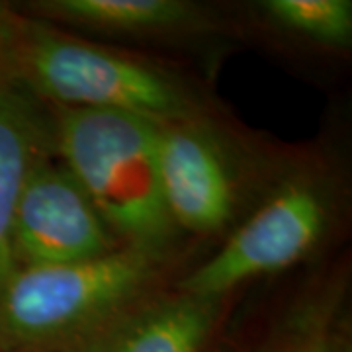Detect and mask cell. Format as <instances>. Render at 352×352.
Wrapping results in <instances>:
<instances>
[{"instance_id":"1","label":"cell","mask_w":352,"mask_h":352,"mask_svg":"<svg viewBox=\"0 0 352 352\" xmlns=\"http://www.w3.org/2000/svg\"><path fill=\"white\" fill-rule=\"evenodd\" d=\"M161 261L118 249L96 261L18 266L0 284V352H73L147 303Z\"/></svg>"},{"instance_id":"2","label":"cell","mask_w":352,"mask_h":352,"mask_svg":"<svg viewBox=\"0 0 352 352\" xmlns=\"http://www.w3.org/2000/svg\"><path fill=\"white\" fill-rule=\"evenodd\" d=\"M51 112L55 157L75 176L120 247L164 258L178 229L161 190L159 124L110 110Z\"/></svg>"},{"instance_id":"3","label":"cell","mask_w":352,"mask_h":352,"mask_svg":"<svg viewBox=\"0 0 352 352\" xmlns=\"http://www.w3.org/2000/svg\"><path fill=\"white\" fill-rule=\"evenodd\" d=\"M16 80L51 108L133 113L155 124L201 116L173 73L32 18L22 28Z\"/></svg>"},{"instance_id":"4","label":"cell","mask_w":352,"mask_h":352,"mask_svg":"<svg viewBox=\"0 0 352 352\" xmlns=\"http://www.w3.org/2000/svg\"><path fill=\"white\" fill-rule=\"evenodd\" d=\"M329 194L319 182L294 178L237 226L214 256L180 282V292L223 300L254 278L298 264L323 239Z\"/></svg>"},{"instance_id":"5","label":"cell","mask_w":352,"mask_h":352,"mask_svg":"<svg viewBox=\"0 0 352 352\" xmlns=\"http://www.w3.org/2000/svg\"><path fill=\"white\" fill-rule=\"evenodd\" d=\"M18 266L88 263L124 249L55 155L30 175L14 219Z\"/></svg>"},{"instance_id":"6","label":"cell","mask_w":352,"mask_h":352,"mask_svg":"<svg viewBox=\"0 0 352 352\" xmlns=\"http://www.w3.org/2000/svg\"><path fill=\"white\" fill-rule=\"evenodd\" d=\"M159 173L176 229L219 235L233 223L239 208L235 170L201 116L159 124Z\"/></svg>"},{"instance_id":"7","label":"cell","mask_w":352,"mask_h":352,"mask_svg":"<svg viewBox=\"0 0 352 352\" xmlns=\"http://www.w3.org/2000/svg\"><path fill=\"white\" fill-rule=\"evenodd\" d=\"M55 155L51 108L18 80H0V284L18 268L14 219L34 168Z\"/></svg>"},{"instance_id":"8","label":"cell","mask_w":352,"mask_h":352,"mask_svg":"<svg viewBox=\"0 0 352 352\" xmlns=\"http://www.w3.org/2000/svg\"><path fill=\"white\" fill-rule=\"evenodd\" d=\"M30 10L43 22L110 38H175L204 30L200 6L184 0H41Z\"/></svg>"},{"instance_id":"9","label":"cell","mask_w":352,"mask_h":352,"mask_svg":"<svg viewBox=\"0 0 352 352\" xmlns=\"http://www.w3.org/2000/svg\"><path fill=\"white\" fill-rule=\"evenodd\" d=\"M221 300L176 292L143 303L100 339V352H201Z\"/></svg>"},{"instance_id":"10","label":"cell","mask_w":352,"mask_h":352,"mask_svg":"<svg viewBox=\"0 0 352 352\" xmlns=\"http://www.w3.org/2000/svg\"><path fill=\"white\" fill-rule=\"evenodd\" d=\"M261 12L280 32L294 38L333 50L351 45V0H266Z\"/></svg>"},{"instance_id":"11","label":"cell","mask_w":352,"mask_h":352,"mask_svg":"<svg viewBox=\"0 0 352 352\" xmlns=\"http://www.w3.org/2000/svg\"><path fill=\"white\" fill-rule=\"evenodd\" d=\"M24 20L25 16L0 2V80H16Z\"/></svg>"},{"instance_id":"12","label":"cell","mask_w":352,"mask_h":352,"mask_svg":"<svg viewBox=\"0 0 352 352\" xmlns=\"http://www.w3.org/2000/svg\"><path fill=\"white\" fill-rule=\"evenodd\" d=\"M305 321L307 323H303V329L300 331V340L296 339L294 344H289L288 349L282 352H327V349L323 346V340L319 337V333L314 327V315L307 314Z\"/></svg>"},{"instance_id":"13","label":"cell","mask_w":352,"mask_h":352,"mask_svg":"<svg viewBox=\"0 0 352 352\" xmlns=\"http://www.w3.org/2000/svg\"><path fill=\"white\" fill-rule=\"evenodd\" d=\"M100 339H96L94 342H90V344H87V346H82V349H78V351H73V352H100Z\"/></svg>"}]
</instances>
